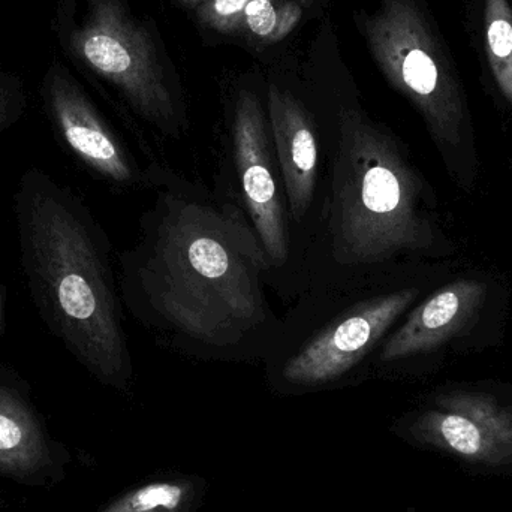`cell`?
<instances>
[{
	"instance_id": "1",
	"label": "cell",
	"mask_w": 512,
	"mask_h": 512,
	"mask_svg": "<svg viewBox=\"0 0 512 512\" xmlns=\"http://www.w3.org/2000/svg\"><path fill=\"white\" fill-rule=\"evenodd\" d=\"M153 186L137 243L119 258L122 303L189 357L267 358L285 321L268 301L276 282L245 209L161 171Z\"/></svg>"
},
{
	"instance_id": "18",
	"label": "cell",
	"mask_w": 512,
	"mask_h": 512,
	"mask_svg": "<svg viewBox=\"0 0 512 512\" xmlns=\"http://www.w3.org/2000/svg\"><path fill=\"white\" fill-rule=\"evenodd\" d=\"M5 306H6V288L0 285V331L3 328V322H5Z\"/></svg>"
},
{
	"instance_id": "12",
	"label": "cell",
	"mask_w": 512,
	"mask_h": 512,
	"mask_svg": "<svg viewBox=\"0 0 512 512\" xmlns=\"http://www.w3.org/2000/svg\"><path fill=\"white\" fill-rule=\"evenodd\" d=\"M45 448L32 408L0 369V472L35 471L45 460Z\"/></svg>"
},
{
	"instance_id": "6",
	"label": "cell",
	"mask_w": 512,
	"mask_h": 512,
	"mask_svg": "<svg viewBox=\"0 0 512 512\" xmlns=\"http://www.w3.org/2000/svg\"><path fill=\"white\" fill-rule=\"evenodd\" d=\"M420 289L402 288L367 295L343 304L294 348L279 349L280 376L298 387H316L342 378L363 363L385 334L415 303Z\"/></svg>"
},
{
	"instance_id": "13",
	"label": "cell",
	"mask_w": 512,
	"mask_h": 512,
	"mask_svg": "<svg viewBox=\"0 0 512 512\" xmlns=\"http://www.w3.org/2000/svg\"><path fill=\"white\" fill-rule=\"evenodd\" d=\"M487 59L499 92L512 105V6L510 0H484Z\"/></svg>"
},
{
	"instance_id": "15",
	"label": "cell",
	"mask_w": 512,
	"mask_h": 512,
	"mask_svg": "<svg viewBox=\"0 0 512 512\" xmlns=\"http://www.w3.org/2000/svg\"><path fill=\"white\" fill-rule=\"evenodd\" d=\"M182 489L170 484H155L132 493L119 504L105 512H155L156 510L173 511L182 501Z\"/></svg>"
},
{
	"instance_id": "4",
	"label": "cell",
	"mask_w": 512,
	"mask_h": 512,
	"mask_svg": "<svg viewBox=\"0 0 512 512\" xmlns=\"http://www.w3.org/2000/svg\"><path fill=\"white\" fill-rule=\"evenodd\" d=\"M50 30L60 57L93 86L113 90L164 134H179L174 96L155 74L146 36L125 0H56Z\"/></svg>"
},
{
	"instance_id": "7",
	"label": "cell",
	"mask_w": 512,
	"mask_h": 512,
	"mask_svg": "<svg viewBox=\"0 0 512 512\" xmlns=\"http://www.w3.org/2000/svg\"><path fill=\"white\" fill-rule=\"evenodd\" d=\"M39 99L57 143L87 173L116 188L155 185L159 173L140 167L62 57L45 68Z\"/></svg>"
},
{
	"instance_id": "8",
	"label": "cell",
	"mask_w": 512,
	"mask_h": 512,
	"mask_svg": "<svg viewBox=\"0 0 512 512\" xmlns=\"http://www.w3.org/2000/svg\"><path fill=\"white\" fill-rule=\"evenodd\" d=\"M231 141L243 209L280 286V273H295L294 248L270 128L252 96H242L237 104Z\"/></svg>"
},
{
	"instance_id": "5",
	"label": "cell",
	"mask_w": 512,
	"mask_h": 512,
	"mask_svg": "<svg viewBox=\"0 0 512 512\" xmlns=\"http://www.w3.org/2000/svg\"><path fill=\"white\" fill-rule=\"evenodd\" d=\"M369 36L388 80L423 114L432 137L459 146L465 119L459 84L415 0H385Z\"/></svg>"
},
{
	"instance_id": "2",
	"label": "cell",
	"mask_w": 512,
	"mask_h": 512,
	"mask_svg": "<svg viewBox=\"0 0 512 512\" xmlns=\"http://www.w3.org/2000/svg\"><path fill=\"white\" fill-rule=\"evenodd\" d=\"M18 258L30 298L66 351L99 381L132 375L122 295L107 234L83 198L39 167L14 192Z\"/></svg>"
},
{
	"instance_id": "16",
	"label": "cell",
	"mask_w": 512,
	"mask_h": 512,
	"mask_svg": "<svg viewBox=\"0 0 512 512\" xmlns=\"http://www.w3.org/2000/svg\"><path fill=\"white\" fill-rule=\"evenodd\" d=\"M246 21L252 32L259 36L273 33L277 24L276 9L270 0H251L245 8Z\"/></svg>"
},
{
	"instance_id": "9",
	"label": "cell",
	"mask_w": 512,
	"mask_h": 512,
	"mask_svg": "<svg viewBox=\"0 0 512 512\" xmlns=\"http://www.w3.org/2000/svg\"><path fill=\"white\" fill-rule=\"evenodd\" d=\"M418 427L427 441L466 462L484 466L512 463V409L489 394H444Z\"/></svg>"
},
{
	"instance_id": "10",
	"label": "cell",
	"mask_w": 512,
	"mask_h": 512,
	"mask_svg": "<svg viewBox=\"0 0 512 512\" xmlns=\"http://www.w3.org/2000/svg\"><path fill=\"white\" fill-rule=\"evenodd\" d=\"M270 135L282 177L289 222L304 236L301 256L315 224L321 200V143L310 117L291 96L273 90L270 96ZM300 256V262H301Z\"/></svg>"
},
{
	"instance_id": "3",
	"label": "cell",
	"mask_w": 512,
	"mask_h": 512,
	"mask_svg": "<svg viewBox=\"0 0 512 512\" xmlns=\"http://www.w3.org/2000/svg\"><path fill=\"white\" fill-rule=\"evenodd\" d=\"M327 179L301 256L313 292L357 291L373 271L432 248L423 182L393 135L345 110L327 155Z\"/></svg>"
},
{
	"instance_id": "11",
	"label": "cell",
	"mask_w": 512,
	"mask_h": 512,
	"mask_svg": "<svg viewBox=\"0 0 512 512\" xmlns=\"http://www.w3.org/2000/svg\"><path fill=\"white\" fill-rule=\"evenodd\" d=\"M486 295V285L472 279L456 280L438 289L382 343L379 361L391 364L435 351L466 330Z\"/></svg>"
},
{
	"instance_id": "14",
	"label": "cell",
	"mask_w": 512,
	"mask_h": 512,
	"mask_svg": "<svg viewBox=\"0 0 512 512\" xmlns=\"http://www.w3.org/2000/svg\"><path fill=\"white\" fill-rule=\"evenodd\" d=\"M29 93L20 75L0 66V140L23 120Z\"/></svg>"
},
{
	"instance_id": "17",
	"label": "cell",
	"mask_w": 512,
	"mask_h": 512,
	"mask_svg": "<svg viewBox=\"0 0 512 512\" xmlns=\"http://www.w3.org/2000/svg\"><path fill=\"white\" fill-rule=\"evenodd\" d=\"M251 0H215V9L219 15H233L246 8Z\"/></svg>"
}]
</instances>
